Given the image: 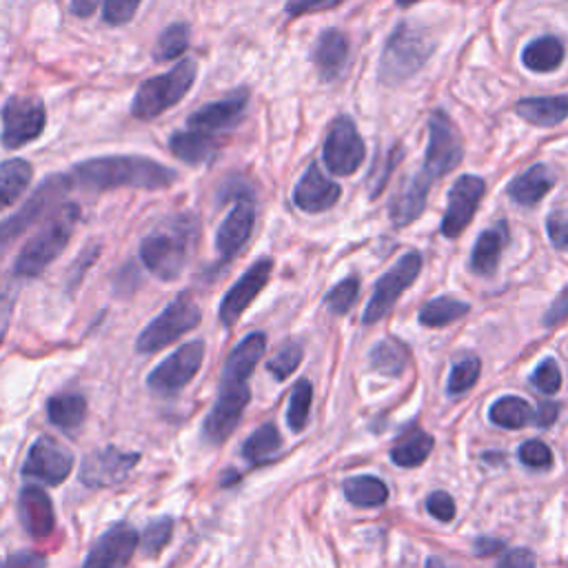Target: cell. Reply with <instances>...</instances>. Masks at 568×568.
<instances>
[{
  "label": "cell",
  "mask_w": 568,
  "mask_h": 568,
  "mask_svg": "<svg viewBox=\"0 0 568 568\" xmlns=\"http://www.w3.org/2000/svg\"><path fill=\"white\" fill-rule=\"evenodd\" d=\"M204 351L206 348L202 339L182 344L146 375V388L160 397L180 393L197 375L204 362Z\"/></svg>",
  "instance_id": "cell-10"
},
{
  "label": "cell",
  "mask_w": 568,
  "mask_h": 568,
  "mask_svg": "<svg viewBox=\"0 0 568 568\" xmlns=\"http://www.w3.org/2000/svg\"><path fill=\"white\" fill-rule=\"evenodd\" d=\"M399 7H410V4H415L417 0H395Z\"/></svg>",
  "instance_id": "cell-59"
},
{
  "label": "cell",
  "mask_w": 568,
  "mask_h": 568,
  "mask_svg": "<svg viewBox=\"0 0 568 568\" xmlns=\"http://www.w3.org/2000/svg\"><path fill=\"white\" fill-rule=\"evenodd\" d=\"M313 62L322 80L333 82L342 78L348 64V40L339 29H326L317 36L313 47Z\"/></svg>",
  "instance_id": "cell-24"
},
{
  "label": "cell",
  "mask_w": 568,
  "mask_h": 568,
  "mask_svg": "<svg viewBox=\"0 0 568 568\" xmlns=\"http://www.w3.org/2000/svg\"><path fill=\"white\" fill-rule=\"evenodd\" d=\"M430 184H433V178L422 171L399 186V191L393 195L388 206V215L395 226H406L422 215Z\"/></svg>",
  "instance_id": "cell-23"
},
{
  "label": "cell",
  "mask_w": 568,
  "mask_h": 568,
  "mask_svg": "<svg viewBox=\"0 0 568 568\" xmlns=\"http://www.w3.org/2000/svg\"><path fill=\"white\" fill-rule=\"evenodd\" d=\"M488 419L501 428H524L535 424V408L517 395H504L490 404Z\"/></svg>",
  "instance_id": "cell-33"
},
{
  "label": "cell",
  "mask_w": 568,
  "mask_h": 568,
  "mask_svg": "<svg viewBox=\"0 0 568 568\" xmlns=\"http://www.w3.org/2000/svg\"><path fill=\"white\" fill-rule=\"evenodd\" d=\"M142 0H102V20L109 27H122L133 20Z\"/></svg>",
  "instance_id": "cell-48"
},
{
  "label": "cell",
  "mask_w": 568,
  "mask_h": 568,
  "mask_svg": "<svg viewBox=\"0 0 568 568\" xmlns=\"http://www.w3.org/2000/svg\"><path fill=\"white\" fill-rule=\"evenodd\" d=\"M402 153H404L402 144H395V146H390V149L384 153V160L379 158V162L375 164V169H373V173H371V200H375V197L384 191V186H386V182H388V178H390V173H393L397 160L402 158Z\"/></svg>",
  "instance_id": "cell-46"
},
{
  "label": "cell",
  "mask_w": 568,
  "mask_h": 568,
  "mask_svg": "<svg viewBox=\"0 0 568 568\" xmlns=\"http://www.w3.org/2000/svg\"><path fill=\"white\" fill-rule=\"evenodd\" d=\"M481 371V362L477 357H466L462 362H457L448 375V384L446 390L448 395H462L466 393L479 377Z\"/></svg>",
  "instance_id": "cell-43"
},
{
  "label": "cell",
  "mask_w": 568,
  "mask_h": 568,
  "mask_svg": "<svg viewBox=\"0 0 568 568\" xmlns=\"http://www.w3.org/2000/svg\"><path fill=\"white\" fill-rule=\"evenodd\" d=\"M248 104V91L246 89H237L235 93L209 102L202 109L193 111L186 118V129H195V131H204V133H217V131H226L231 126H235Z\"/></svg>",
  "instance_id": "cell-20"
},
{
  "label": "cell",
  "mask_w": 568,
  "mask_h": 568,
  "mask_svg": "<svg viewBox=\"0 0 568 568\" xmlns=\"http://www.w3.org/2000/svg\"><path fill=\"white\" fill-rule=\"evenodd\" d=\"M515 111L535 126H555L568 118V95L524 98L515 104Z\"/></svg>",
  "instance_id": "cell-28"
},
{
  "label": "cell",
  "mask_w": 568,
  "mask_h": 568,
  "mask_svg": "<svg viewBox=\"0 0 568 568\" xmlns=\"http://www.w3.org/2000/svg\"><path fill=\"white\" fill-rule=\"evenodd\" d=\"M73 470V455L67 446L49 435H40L22 462L20 475L24 479H36L47 486L62 484Z\"/></svg>",
  "instance_id": "cell-15"
},
{
  "label": "cell",
  "mask_w": 568,
  "mask_h": 568,
  "mask_svg": "<svg viewBox=\"0 0 568 568\" xmlns=\"http://www.w3.org/2000/svg\"><path fill=\"white\" fill-rule=\"evenodd\" d=\"M100 0H71L69 2V11L75 16V18H89L95 7H98Z\"/></svg>",
  "instance_id": "cell-56"
},
{
  "label": "cell",
  "mask_w": 568,
  "mask_h": 568,
  "mask_svg": "<svg viewBox=\"0 0 568 568\" xmlns=\"http://www.w3.org/2000/svg\"><path fill=\"white\" fill-rule=\"evenodd\" d=\"M282 446V437L280 430L275 428V424H262L260 428H255L242 444V457L246 459V464L251 466H262L266 462H271L277 450Z\"/></svg>",
  "instance_id": "cell-34"
},
{
  "label": "cell",
  "mask_w": 568,
  "mask_h": 568,
  "mask_svg": "<svg viewBox=\"0 0 568 568\" xmlns=\"http://www.w3.org/2000/svg\"><path fill=\"white\" fill-rule=\"evenodd\" d=\"M433 49L435 42L426 29L410 22H399L382 51L379 80L388 87L408 80L426 64Z\"/></svg>",
  "instance_id": "cell-4"
},
{
  "label": "cell",
  "mask_w": 568,
  "mask_h": 568,
  "mask_svg": "<svg viewBox=\"0 0 568 568\" xmlns=\"http://www.w3.org/2000/svg\"><path fill=\"white\" fill-rule=\"evenodd\" d=\"M322 155L326 169L333 175H353L362 166L366 158V146L348 115H337L331 122Z\"/></svg>",
  "instance_id": "cell-14"
},
{
  "label": "cell",
  "mask_w": 568,
  "mask_h": 568,
  "mask_svg": "<svg viewBox=\"0 0 568 568\" xmlns=\"http://www.w3.org/2000/svg\"><path fill=\"white\" fill-rule=\"evenodd\" d=\"M568 317V288H564L559 293V297L550 304L546 317H544V324L546 326H557L559 322H564Z\"/></svg>",
  "instance_id": "cell-54"
},
{
  "label": "cell",
  "mask_w": 568,
  "mask_h": 568,
  "mask_svg": "<svg viewBox=\"0 0 568 568\" xmlns=\"http://www.w3.org/2000/svg\"><path fill=\"white\" fill-rule=\"evenodd\" d=\"M359 293V280L357 277H346L339 284H335L328 295H326V306L335 313V315H344L357 300Z\"/></svg>",
  "instance_id": "cell-45"
},
{
  "label": "cell",
  "mask_w": 568,
  "mask_h": 568,
  "mask_svg": "<svg viewBox=\"0 0 568 568\" xmlns=\"http://www.w3.org/2000/svg\"><path fill=\"white\" fill-rule=\"evenodd\" d=\"M20 284L13 273H0V346L9 333L11 320H13V308L18 302Z\"/></svg>",
  "instance_id": "cell-42"
},
{
  "label": "cell",
  "mask_w": 568,
  "mask_h": 568,
  "mask_svg": "<svg viewBox=\"0 0 568 568\" xmlns=\"http://www.w3.org/2000/svg\"><path fill=\"white\" fill-rule=\"evenodd\" d=\"M344 0H286L284 11L291 18H300L304 13H317V11H326L333 9L337 4H342Z\"/></svg>",
  "instance_id": "cell-52"
},
{
  "label": "cell",
  "mask_w": 568,
  "mask_h": 568,
  "mask_svg": "<svg viewBox=\"0 0 568 568\" xmlns=\"http://www.w3.org/2000/svg\"><path fill=\"white\" fill-rule=\"evenodd\" d=\"M142 459L138 450H122L113 444L89 453L78 470L80 484L87 488H113L129 479L135 464Z\"/></svg>",
  "instance_id": "cell-11"
},
{
  "label": "cell",
  "mask_w": 568,
  "mask_h": 568,
  "mask_svg": "<svg viewBox=\"0 0 568 568\" xmlns=\"http://www.w3.org/2000/svg\"><path fill=\"white\" fill-rule=\"evenodd\" d=\"M342 195L339 184L328 180L315 162L308 164L304 175L293 189V204L306 213H322L331 209Z\"/></svg>",
  "instance_id": "cell-22"
},
{
  "label": "cell",
  "mask_w": 568,
  "mask_h": 568,
  "mask_svg": "<svg viewBox=\"0 0 568 568\" xmlns=\"http://www.w3.org/2000/svg\"><path fill=\"white\" fill-rule=\"evenodd\" d=\"M2 133L0 142L4 149H20L38 140L47 124V109L40 95H11L2 104Z\"/></svg>",
  "instance_id": "cell-8"
},
{
  "label": "cell",
  "mask_w": 568,
  "mask_h": 568,
  "mask_svg": "<svg viewBox=\"0 0 568 568\" xmlns=\"http://www.w3.org/2000/svg\"><path fill=\"white\" fill-rule=\"evenodd\" d=\"M470 311V306L457 297H450V295H442V297H435L430 302H426L419 311V324L424 326H430V328H439V326H446L459 317H464L466 313Z\"/></svg>",
  "instance_id": "cell-36"
},
{
  "label": "cell",
  "mask_w": 568,
  "mask_h": 568,
  "mask_svg": "<svg viewBox=\"0 0 568 568\" xmlns=\"http://www.w3.org/2000/svg\"><path fill=\"white\" fill-rule=\"evenodd\" d=\"M559 413V406L555 402H541L535 410V424L537 426H550Z\"/></svg>",
  "instance_id": "cell-55"
},
{
  "label": "cell",
  "mask_w": 568,
  "mask_h": 568,
  "mask_svg": "<svg viewBox=\"0 0 568 568\" xmlns=\"http://www.w3.org/2000/svg\"><path fill=\"white\" fill-rule=\"evenodd\" d=\"M501 546H504V541L501 539H477L475 541V555H479V557H488V555H493V552H497V550H501Z\"/></svg>",
  "instance_id": "cell-57"
},
{
  "label": "cell",
  "mask_w": 568,
  "mask_h": 568,
  "mask_svg": "<svg viewBox=\"0 0 568 568\" xmlns=\"http://www.w3.org/2000/svg\"><path fill=\"white\" fill-rule=\"evenodd\" d=\"M248 399H251V390H248L246 382L220 379L217 399L202 424L204 439L213 446L226 442L229 435L237 428Z\"/></svg>",
  "instance_id": "cell-12"
},
{
  "label": "cell",
  "mask_w": 568,
  "mask_h": 568,
  "mask_svg": "<svg viewBox=\"0 0 568 568\" xmlns=\"http://www.w3.org/2000/svg\"><path fill=\"white\" fill-rule=\"evenodd\" d=\"M530 382L535 384V388H539L546 395H552L561 388V371L557 366V362L552 357H546L537 364V368L530 375Z\"/></svg>",
  "instance_id": "cell-47"
},
{
  "label": "cell",
  "mask_w": 568,
  "mask_h": 568,
  "mask_svg": "<svg viewBox=\"0 0 568 568\" xmlns=\"http://www.w3.org/2000/svg\"><path fill=\"white\" fill-rule=\"evenodd\" d=\"M233 197L235 204L215 233V248L222 262H231L244 248L255 224V202L251 191L240 189Z\"/></svg>",
  "instance_id": "cell-17"
},
{
  "label": "cell",
  "mask_w": 568,
  "mask_h": 568,
  "mask_svg": "<svg viewBox=\"0 0 568 568\" xmlns=\"http://www.w3.org/2000/svg\"><path fill=\"white\" fill-rule=\"evenodd\" d=\"M555 186V175L546 164H532L506 186L508 197L519 206H535Z\"/></svg>",
  "instance_id": "cell-26"
},
{
  "label": "cell",
  "mask_w": 568,
  "mask_h": 568,
  "mask_svg": "<svg viewBox=\"0 0 568 568\" xmlns=\"http://www.w3.org/2000/svg\"><path fill=\"white\" fill-rule=\"evenodd\" d=\"M504 244H506V224L504 222H499L495 229L484 231L473 246L470 262H468L470 271L477 275H490L499 264Z\"/></svg>",
  "instance_id": "cell-31"
},
{
  "label": "cell",
  "mask_w": 568,
  "mask_h": 568,
  "mask_svg": "<svg viewBox=\"0 0 568 568\" xmlns=\"http://www.w3.org/2000/svg\"><path fill=\"white\" fill-rule=\"evenodd\" d=\"M302 346L300 344H284L268 362L266 368L271 375H275L277 382H284L302 362Z\"/></svg>",
  "instance_id": "cell-44"
},
{
  "label": "cell",
  "mask_w": 568,
  "mask_h": 568,
  "mask_svg": "<svg viewBox=\"0 0 568 568\" xmlns=\"http://www.w3.org/2000/svg\"><path fill=\"white\" fill-rule=\"evenodd\" d=\"M140 530L126 521L109 526L89 548L82 568H124L138 550Z\"/></svg>",
  "instance_id": "cell-16"
},
{
  "label": "cell",
  "mask_w": 568,
  "mask_h": 568,
  "mask_svg": "<svg viewBox=\"0 0 568 568\" xmlns=\"http://www.w3.org/2000/svg\"><path fill=\"white\" fill-rule=\"evenodd\" d=\"M47 417L49 422L64 430H78L87 419V399L80 393H58L47 399Z\"/></svg>",
  "instance_id": "cell-29"
},
{
  "label": "cell",
  "mask_w": 568,
  "mask_h": 568,
  "mask_svg": "<svg viewBox=\"0 0 568 568\" xmlns=\"http://www.w3.org/2000/svg\"><path fill=\"white\" fill-rule=\"evenodd\" d=\"M426 510L439 521H453L455 519V501L444 490H435L426 497Z\"/></svg>",
  "instance_id": "cell-51"
},
{
  "label": "cell",
  "mask_w": 568,
  "mask_h": 568,
  "mask_svg": "<svg viewBox=\"0 0 568 568\" xmlns=\"http://www.w3.org/2000/svg\"><path fill=\"white\" fill-rule=\"evenodd\" d=\"M462 155H464V146L453 120L448 118L446 111L435 109L428 120L424 173H428L433 180L444 178L462 162Z\"/></svg>",
  "instance_id": "cell-13"
},
{
  "label": "cell",
  "mask_w": 568,
  "mask_h": 568,
  "mask_svg": "<svg viewBox=\"0 0 568 568\" xmlns=\"http://www.w3.org/2000/svg\"><path fill=\"white\" fill-rule=\"evenodd\" d=\"M33 166L24 158H9L0 162V211L16 204L31 184Z\"/></svg>",
  "instance_id": "cell-30"
},
{
  "label": "cell",
  "mask_w": 568,
  "mask_h": 568,
  "mask_svg": "<svg viewBox=\"0 0 568 568\" xmlns=\"http://www.w3.org/2000/svg\"><path fill=\"white\" fill-rule=\"evenodd\" d=\"M189 42H191V27L186 22H173L160 31L153 44V60L155 62L175 60L189 49Z\"/></svg>",
  "instance_id": "cell-38"
},
{
  "label": "cell",
  "mask_w": 568,
  "mask_h": 568,
  "mask_svg": "<svg viewBox=\"0 0 568 568\" xmlns=\"http://www.w3.org/2000/svg\"><path fill=\"white\" fill-rule=\"evenodd\" d=\"M18 519L24 532L33 539H44L55 528L53 501L44 488L27 484L18 493Z\"/></svg>",
  "instance_id": "cell-21"
},
{
  "label": "cell",
  "mask_w": 568,
  "mask_h": 568,
  "mask_svg": "<svg viewBox=\"0 0 568 568\" xmlns=\"http://www.w3.org/2000/svg\"><path fill=\"white\" fill-rule=\"evenodd\" d=\"M486 191V182L479 175H462L455 180L450 193H448V206L442 220V235L444 237H457L464 233L468 222L473 220L481 195Z\"/></svg>",
  "instance_id": "cell-18"
},
{
  "label": "cell",
  "mask_w": 568,
  "mask_h": 568,
  "mask_svg": "<svg viewBox=\"0 0 568 568\" xmlns=\"http://www.w3.org/2000/svg\"><path fill=\"white\" fill-rule=\"evenodd\" d=\"M71 184L89 191L113 189H144L160 191L178 180V173L146 155H98L82 160L69 171Z\"/></svg>",
  "instance_id": "cell-1"
},
{
  "label": "cell",
  "mask_w": 568,
  "mask_h": 568,
  "mask_svg": "<svg viewBox=\"0 0 568 568\" xmlns=\"http://www.w3.org/2000/svg\"><path fill=\"white\" fill-rule=\"evenodd\" d=\"M433 437L424 430H415L408 437H404L399 444L393 446L390 450V459L393 464L402 466V468H415L422 462H426V457L433 450Z\"/></svg>",
  "instance_id": "cell-37"
},
{
  "label": "cell",
  "mask_w": 568,
  "mask_h": 568,
  "mask_svg": "<svg viewBox=\"0 0 568 568\" xmlns=\"http://www.w3.org/2000/svg\"><path fill=\"white\" fill-rule=\"evenodd\" d=\"M495 568H535V555L528 548H513L497 561Z\"/></svg>",
  "instance_id": "cell-53"
},
{
  "label": "cell",
  "mask_w": 568,
  "mask_h": 568,
  "mask_svg": "<svg viewBox=\"0 0 568 568\" xmlns=\"http://www.w3.org/2000/svg\"><path fill=\"white\" fill-rule=\"evenodd\" d=\"M215 149H217L215 135L195 131V129L175 131L169 138V151L191 166H200V164L209 162L213 158Z\"/></svg>",
  "instance_id": "cell-27"
},
{
  "label": "cell",
  "mask_w": 568,
  "mask_h": 568,
  "mask_svg": "<svg viewBox=\"0 0 568 568\" xmlns=\"http://www.w3.org/2000/svg\"><path fill=\"white\" fill-rule=\"evenodd\" d=\"M171 535H173V517H169V515L155 517L140 532L138 548L146 559H153L169 546Z\"/></svg>",
  "instance_id": "cell-40"
},
{
  "label": "cell",
  "mask_w": 568,
  "mask_h": 568,
  "mask_svg": "<svg viewBox=\"0 0 568 568\" xmlns=\"http://www.w3.org/2000/svg\"><path fill=\"white\" fill-rule=\"evenodd\" d=\"M71 178L69 173H51L47 175L36 191L22 202V206L7 215L4 220H0V255L24 233L29 231L33 224H38L42 217H47L49 213H53L60 202L64 200L67 191L71 189Z\"/></svg>",
  "instance_id": "cell-6"
},
{
  "label": "cell",
  "mask_w": 568,
  "mask_h": 568,
  "mask_svg": "<svg viewBox=\"0 0 568 568\" xmlns=\"http://www.w3.org/2000/svg\"><path fill=\"white\" fill-rule=\"evenodd\" d=\"M311 402H313V386L308 379H297L291 397H288V408H286V422L293 433H300L308 424V413H311Z\"/></svg>",
  "instance_id": "cell-41"
},
{
  "label": "cell",
  "mask_w": 568,
  "mask_h": 568,
  "mask_svg": "<svg viewBox=\"0 0 568 568\" xmlns=\"http://www.w3.org/2000/svg\"><path fill=\"white\" fill-rule=\"evenodd\" d=\"M271 271H273V260L262 257V260L253 262L242 273V277L226 291V295L220 302V311H217V317L224 326H233L242 317V313L248 308V304L266 286Z\"/></svg>",
  "instance_id": "cell-19"
},
{
  "label": "cell",
  "mask_w": 568,
  "mask_h": 568,
  "mask_svg": "<svg viewBox=\"0 0 568 568\" xmlns=\"http://www.w3.org/2000/svg\"><path fill=\"white\" fill-rule=\"evenodd\" d=\"M80 220V206L75 202L60 204L42 229L20 248L11 273L18 280H31L44 273V268L62 255L67 248L73 229Z\"/></svg>",
  "instance_id": "cell-3"
},
{
  "label": "cell",
  "mask_w": 568,
  "mask_h": 568,
  "mask_svg": "<svg viewBox=\"0 0 568 568\" xmlns=\"http://www.w3.org/2000/svg\"><path fill=\"white\" fill-rule=\"evenodd\" d=\"M200 322H202L200 306L191 300V295L182 293L173 302H169L164 306V311L160 315H155L140 331V335L135 337V351L144 353V355L155 353V351L173 344L189 331H193Z\"/></svg>",
  "instance_id": "cell-7"
},
{
  "label": "cell",
  "mask_w": 568,
  "mask_h": 568,
  "mask_svg": "<svg viewBox=\"0 0 568 568\" xmlns=\"http://www.w3.org/2000/svg\"><path fill=\"white\" fill-rule=\"evenodd\" d=\"M519 462L530 468H550L552 466V453L541 439H528L517 450Z\"/></svg>",
  "instance_id": "cell-49"
},
{
  "label": "cell",
  "mask_w": 568,
  "mask_h": 568,
  "mask_svg": "<svg viewBox=\"0 0 568 568\" xmlns=\"http://www.w3.org/2000/svg\"><path fill=\"white\" fill-rule=\"evenodd\" d=\"M408 364V351L404 344L395 339H382L371 351V366L388 377H397L404 373Z\"/></svg>",
  "instance_id": "cell-39"
},
{
  "label": "cell",
  "mask_w": 568,
  "mask_h": 568,
  "mask_svg": "<svg viewBox=\"0 0 568 568\" xmlns=\"http://www.w3.org/2000/svg\"><path fill=\"white\" fill-rule=\"evenodd\" d=\"M195 237L197 217L193 213L169 215L142 237L140 260L151 275L162 282H173L182 275Z\"/></svg>",
  "instance_id": "cell-2"
},
{
  "label": "cell",
  "mask_w": 568,
  "mask_h": 568,
  "mask_svg": "<svg viewBox=\"0 0 568 568\" xmlns=\"http://www.w3.org/2000/svg\"><path fill=\"white\" fill-rule=\"evenodd\" d=\"M546 231L557 248H568V209H555L546 217Z\"/></svg>",
  "instance_id": "cell-50"
},
{
  "label": "cell",
  "mask_w": 568,
  "mask_h": 568,
  "mask_svg": "<svg viewBox=\"0 0 568 568\" xmlns=\"http://www.w3.org/2000/svg\"><path fill=\"white\" fill-rule=\"evenodd\" d=\"M266 348L264 333H248L226 357L222 377L220 379H233V382H246L251 373L255 371L257 362L262 359Z\"/></svg>",
  "instance_id": "cell-25"
},
{
  "label": "cell",
  "mask_w": 568,
  "mask_h": 568,
  "mask_svg": "<svg viewBox=\"0 0 568 568\" xmlns=\"http://www.w3.org/2000/svg\"><path fill=\"white\" fill-rule=\"evenodd\" d=\"M426 568H448L439 557H428V561H426Z\"/></svg>",
  "instance_id": "cell-58"
},
{
  "label": "cell",
  "mask_w": 568,
  "mask_h": 568,
  "mask_svg": "<svg viewBox=\"0 0 568 568\" xmlns=\"http://www.w3.org/2000/svg\"><path fill=\"white\" fill-rule=\"evenodd\" d=\"M197 75V64L191 58L180 60L162 75H153L140 82L131 100V115L140 122H151L173 104H178L189 89L193 87Z\"/></svg>",
  "instance_id": "cell-5"
},
{
  "label": "cell",
  "mask_w": 568,
  "mask_h": 568,
  "mask_svg": "<svg viewBox=\"0 0 568 568\" xmlns=\"http://www.w3.org/2000/svg\"><path fill=\"white\" fill-rule=\"evenodd\" d=\"M344 495L357 508H375L386 504L388 488L379 477L357 475L344 481Z\"/></svg>",
  "instance_id": "cell-35"
},
{
  "label": "cell",
  "mask_w": 568,
  "mask_h": 568,
  "mask_svg": "<svg viewBox=\"0 0 568 568\" xmlns=\"http://www.w3.org/2000/svg\"><path fill=\"white\" fill-rule=\"evenodd\" d=\"M422 271V255L417 251H408L404 253L375 284L373 295L364 308L362 322L364 324H375L382 317H386L395 302L399 300V295L417 280Z\"/></svg>",
  "instance_id": "cell-9"
},
{
  "label": "cell",
  "mask_w": 568,
  "mask_h": 568,
  "mask_svg": "<svg viewBox=\"0 0 568 568\" xmlns=\"http://www.w3.org/2000/svg\"><path fill=\"white\" fill-rule=\"evenodd\" d=\"M521 62L535 73L555 71L564 62V44L555 36H541L530 40L521 51Z\"/></svg>",
  "instance_id": "cell-32"
}]
</instances>
